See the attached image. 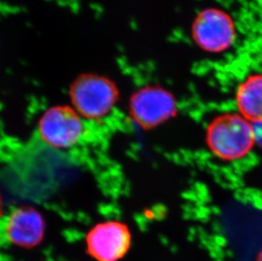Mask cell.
Segmentation results:
<instances>
[{
	"label": "cell",
	"mask_w": 262,
	"mask_h": 261,
	"mask_svg": "<svg viewBox=\"0 0 262 261\" xmlns=\"http://www.w3.org/2000/svg\"><path fill=\"white\" fill-rule=\"evenodd\" d=\"M256 261H262V250L260 251L259 255H258L257 259H256Z\"/></svg>",
	"instance_id": "cell-10"
},
{
	"label": "cell",
	"mask_w": 262,
	"mask_h": 261,
	"mask_svg": "<svg viewBox=\"0 0 262 261\" xmlns=\"http://www.w3.org/2000/svg\"><path fill=\"white\" fill-rule=\"evenodd\" d=\"M129 110L139 126L150 129L175 116L177 102L170 92L151 85L142 88L132 95Z\"/></svg>",
	"instance_id": "cell-4"
},
{
	"label": "cell",
	"mask_w": 262,
	"mask_h": 261,
	"mask_svg": "<svg viewBox=\"0 0 262 261\" xmlns=\"http://www.w3.org/2000/svg\"><path fill=\"white\" fill-rule=\"evenodd\" d=\"M261 60H262V53H261Z\"/></svg>",
	"instance_id": "cell-12"
},
{
	"label": "cell",
	"mask_w": 262,
	"mask_h": 261,
	"mask_svg": "<svg viewBox=\"0 0 262 261\" xmlns=\"http://www.w3.org/2000/svg\"><path fill=\"white\" fill-rule=\"evenodd\" d=\"M236 102L240 115L248 121L262 120V72L244 79L237 86Z\"/></svg>",
	"instance_id": "cell-8"
},
{
	"label": "cell",
	"mask_w": 262,
	"mask_h": 261,
	"mask_svg": "<svg viewBox=\"0 0 262 261\" xmlns=\"http://www.w3.org/2000/svg\"><path fill=\"white\" fill-rule=\"evenodd\" d=\"M45 230V220L39 212L32 208H16L0 220L2 243L7 242L23 248L38 245L42 240Z\"/></svg>",
	"instance_id": "cell-7"
},
{
	"label": "cell",
	"mask_w": 262,
	"mask_h": 261,
	"mask_svg": "<svg viewBox=\"0 0 262 261\" xmlns=\"http://www.w3.org/2000/svg\"><path fill=\"white\" fill-rule=\"evenodd\" d=\"M131 240L126 225L119 222H102L88 233V253L98 261H117L128 251Z\"/></svg>",
	"instance_id": "cell-6"
},
{
	"label": "cell",
	"mask_w": 262,
	"mask_h": 261,
	"mask_svg": "<svg viewBox=\"0 0 262 261\" xmlns=\"http://www.w3.org/2000/svg\"><path fill=\"white\" fill-rule=\"evenodd\" d=\"M1 244H2V240H1V237H0V246H1Z\"/></svg>",
	"instance_id": "cell-11"
},
{
	"label": "cell",
	"mask_w": 262,
	"mask_h": 261,
	"mask_svg": "<svg viewBox=\"0 0 262 261\" xmlns=\"http://www.w3.org/2000/svg\"><path fill=\"white\" fill-rule=\"evenodd\" d=\"M206 142L210 151L224 160L246 156L255 144L250 121L238 114H224L208 126Z\"/></svg>",
	"instance_id": "cell-1"
},
{
	"label": "cell",
	"mask_w": 262,
	"mask_h": 261,
	"mask_svg": "<svg viewBox=\"0 0 262 261\" xmlns=\"http://www.w3.org/2000/svg\"><path fill=\"white\" fill-rule=\"evenodd\" d=\"M83 132L84 125L79 114L67 105L49 108L38 124L40 138L53 148H71L81 140Z\"/></svg>",
	"instance_id": "cell-5"
},
{
	"label": "cell",
	"mask_w": 262,
	"mask_h": 261,
	"mask_svg": "<svg viewBox=\"0 0 262 261\" xmlns=\"http://www.w3.org/2000/svg\"><path fill=\"white\" fill-rule=\"evenodd\" d=\"M70 97L80 116L95 120L106 116L114 107L119 99V90L108 77L84 73L72 82Z\"/></svg>",
	"instance_id": "cell-2"
},
{
	"label": "cell",
	"mask_w": 262,
	"mask_h": 261,
	"mask_svg": "<svg viewBox=\"0 0 262 261\" xmlns=\"http://www.w3.org/2000/svg\"><path fill=\"white\" fill-rule=\"evenodd\" d=\"M237 26L227 11L216 7L205 8L197 14L191 27L193 42L209 54L226 52L237 37Z\"/></svg>",
	"instance_id": "cell-3"
},
{
	"label": "cell",
	"mask_w": 262,
	"mask_h": 261,
	"mask_svg": "<svg viewBox=\"0 0 262 261\" xmlns=\"http://www.w3.org/2000/svg\"><path fill=\"white\" fill-rule=\"evenodd\" d=\"M250 124L252 127L253 137H254L255 143L262 148V120L251 121Z\"/></svg>",
	"instance_id": "cell-9"
}]
</instances>
